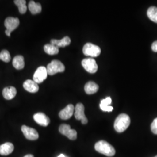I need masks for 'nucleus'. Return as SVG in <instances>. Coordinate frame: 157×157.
I'll list each match as a JSON object with an SVG mask.
<instances>
[{"mask_svg": "<svg viewBox=\"0 0 157 157\" xmlns=\"http://www.w3.org/2000/svg\"><path fill=\"white\" fill-rule=\"evenodd\" d=\"M66 157V156H65V155H64V154H60V155H59V156H58V157Z\"/></svg>", "mask_w": 157, "mask_h": 157, "instance_id": "cd10ccee", "label": "nucleus"}, {"mask_svg": "<svg viewBox=\"0 0 157 157\" xmlns=\"http://www.w3.org/2000/svg\"><path fill=\"white\" fill-rule=\"evenodd\" d=\"M12 65L13 67L17 70L22 69L25 67L24 58L22 56H17L13 59Z\"/></svg>", "mask_w": 157, "mask_h": 157, "instance_id": "aec40b11", "label": "nucleus"}, {"mask_svg": "<svg viewBox=\"0 0 157 157\" xmlns=\"http://www.w3.org/2000/svg\"><path fill=\"white\" fill-rule=\"evenodd\" d=\"M23 87L27 91L32 93H37L39 90V85L37 83H36L33 80H32L29 79L26 80L23 83Z\"/></svg>", "mask_w": 157, "mask_h": 157, "instance_id": "ddd939ff", "label": "nucleus"}, {"mask_svg": "<svg viewBox=\"0 0 157 157\" xmlns=\"http://www.w3.org/2000/svg\"><path fill=\"white\" fill-rule=\"evenodd\" d=\"M75 107L72 104H69L59 113V117L63 120H67L73 115Z\"/></svg>", "mask_w": 157, "mask_h": 157, "instance_id": "f8f14e48", "label": "nucleus"}, {"mask_svg": "<svg viewBox=\"0 0 157 157\" xmlns=\"http://www.w3.org/2000/svg\"><path fill=\"white\" fill-rule=\"evenodd\" d=\"M14 3L18 7L19 12L21 14L26 13L27 11V6L26 1L25 0H15Z\"/></svg>", "mask_w": 157, "mask_h": 157, "instance_id": "5701e85b", "label": "nucleus"}, {"mask_svg": "<svg viewBox=\"0 0 157 157\" xmlns=\"http://www.w3.org/2000/svg\"><path fill=\"white\" fill-rule=\"evenodd\" d=\"M19 19L17 17H7L4 22V25L6 28V30L5 32L6 35L8 37H10L11 33L19 26Z\"/></svg>", "mask_w": 157, "mask_h": 157, "instance_id": "39448f33", "label": "nucleus"}, {"mask_svg": "<svg viewBox=\"0 0 157 157\" xmlns=\"http://www.w3.org/2000/svg\"><path fill=\"white\" fill-rule=\"evenodd\" d=\"M82 65L89 73H94L98 70V65L95 59L93 58H85L82 61Z\"/></svg>", "mask_w": 157, "mask_h": 157, "instance_id": "0eeeda50", "label": "nucleus"}, {"mask_svg": "<svg viewBox=\"0 0 157 157\" xmlns=\"http://www.w3.org/2000/svg\"><path fill=\"white\" fill-rule=\"evenodd\" d=\"M17 93L16 88L13 86L5 87L2 91V95L4 98L7 100H10L13 99L17 95Z\"/></svg>", "mask_w": 157, "mask_h": 157, "instance_id": "4468645a", "label": "nucleus"}, {"mask_svg": "<svg viewBox=\"0 0 157 157\" xmlns=\"http://www.w3.org/2000/svg\"><path fill=\"white\" fill-rule=\"evenodd\" d=\"M83 52L86 56L93 58L99 56L101 54V50L100 47L92 43H88L84 45Z\"/></svg>", "mask_w": 157, "mask_h": 157, "instance_id": "20e7f679", "label": "nucleus"}, {"mask_svg": "<svg viewBox=\"0 0 157 157\" xmlns=\"http://www.w3.org/2000/svg\"><path fill=\"white\" fill-rule=\"evenodd\" d=\"M151 132L155 135H157V118H155L151 124Z\"/></svg>", "mask_w": 157, "mask_h": 157, "instance_id": "393cba45", "label": "nucleus"}, {"mask_svg": "<svg viewBox=\"0 0 157 157\" xmlns=\"http://www.w3.org/2000/svg\"><path fill=\"white\" fill-rule=\"evenodd\" d=\"M47 68L44 67H40L34 73L33 79L37 84L41 83L47 78Z\"/></svg>", "mask_w": 157, "mask_h": 157, "instance_id": "6e6552de", "label": "nucleus"}, {"mask_svg": "<svg viewBox=\"0 0 157 157\" xmlns=\"http://www.w3.org/2000/svg\"><path fill=\"white\" fill-rule=\"evenodd\" d=\"M24 157H34V156L33 155H32V154H28V155H25Z\"/></svg>", "mask_w": 157, "mask_h": 157, "instance_id": "bb28decb", "label": "nucleus"}, {"mask_svg": "<svg viewBox=\"0 0 157 157\" xmlns=\"http://www.w3.org/2000/svg\"><path fill=\"white\" fill-rule=\"evenodd\" d=\"M14 150V146L11 143L7 142L0 146V155H8Z\"/></svg>", "mask_w": 157, "mask_h": 157, "instance_id": "2eb2a0df", "label": "nucleus"}, {"mask_svg": "<svg viewBox=\"0 0 157 157\" xmlns=\"http://www.w3.org/2000/svg\"><path fill=\"white\" fill-rule=\"evenodd\" d=\"M99 89L98 85L94 82H89L84 86V91L87 94H93Z\"/></svg>", "mask_w": 157, "mask_h": 157, "instance_id": "a211bd4d", "label": "nucleus"}, {"mask_svg": "<svg viewBox=\"0 0 157 157\" xmlns=\"http://www.w3.org/2000/svg\"><path fill=\"white\" fill-rule=\"evenodd\" d=\"M94 148L97 151L107 157H113L115 154V150L113 147L106 141L101 140L97 142Z\"/></svg>", "mask_w": 157, "mask_h": 157, "instance_id": "f03ea898", "label": "nucleus"}, {"mask_svg": "<svg viewBox=\"0 0 157 157\" xmlns=\"http://www.w3.org/2000/svg\"><path fill=\"white\" fill-rule=\"evenodd\" d=\"M148 18L154 22L157 23V7L151 6L150 7L147 12Z\"/></svg>", "mask_w": 157, "mask_h": 157, "instance_id": "4be33fe9", "label": "nucleus"}, {"mask_svg": "<svg viewBox=\"0 0 157 157\" xmlns=\"http://www.w3.org/2000/svg\"><path fill=\"white\" fill-rule=\"evenodd\" d=\"M75 117L77 120H80L82 124H86L88 122V119L84 113V107L82 103H78L75 108Z\"/></svg>", "mask_w": 157, "mask_h": 157, "instance_id": "1a4fd4ad", "label": "nucleus"}, {"mask_svg": "<svg viewBox=\"0 0 157 157\" xmlns=\"http://www.w3.org/2000/svg\"><path fill=\"white\" fill-rule=\"evenodd\" d=\"M21 130L26 139L30 140H36L39 139V135L36 130L29 128L26 125H23Z\"/></svg>", "mask_w": 157, "mask_h": 157, "instance_id": "9d476101", "label": "nucleus"}, {"mask_svg": "<svg viewBox=\"0 0 157 157\" xmlns=\"http://www.w3.org/2000/svg\"><path fill=\"white\" fill-rule=\"evenodd\" d=\"M44 50L48 55H56L59 52V48L52 44H47L44 46Z\"/></svg>", "mask_w": 157, "mask_h": 157, "instance_id": "412c9836", "label": "nucleus"}, {"mask_svg": "<svg viewBox=\"0 0 157 157\" xmlns=\"http://www.w3.org/2000/svg\"><path fill=\"white\" fill-rule=\"evenodd\" d=\"M11 56L8 51L3 50L0 52V59L2 61L8 63L11 61Z\"/></svg>", "mask_w": 157, "mask_h": 157, "instance_id": "b1692460", "label": "nucleus"}, {"mask_svg": "<svg viewBox=\"0 0 157 157\" xmlns=\"http://www.w3.org/2000/svg\"><path fill=\"white\" fill-rule=\"evenodd\" d=\"M34 121L42 126H47L50 122V119L45 114L42 112H38L35 113L33 115Z\"/></svg>", "mask_w": 157, "mask_h": 157, "instance_id": "9b49d317", "label": "nucleus"}, {"mask_svg": "<svg viewBox=\"0 0 157 157\" xmlns=\"http://www.w3.org/2000/svg\"><path fill=\"white\" fill-rule=\"evenodd\" d=\"M152 50L155 52H157V41H154L151 45Z\"/></svg>", "mask_w": 157, "mask_h": 157, "instance_id": "a878e982", "label": "nucleus"}, {"mask_svg": "<svg viewBox=\"0 0 157 157\" xmlns=\"http://www.w3.org/2000/svg\"><path fill=\"white\" fill-rule=\"evenodd\" d=\"M112 102V100L110 97H108L105 99L102 100L100 105V107L102 111L105 112H111L113 111V107L109 105Z\"/></svg>", "mask_w": 157, "mask_h": 157, "instance_id": "f3484780", "label": "nucleus"}, {"mask_svg": "<svg viewBox=\"0 0 157 157\" xmlns=\"http://www.w3.org/2000/svg\"><path fill=\"white\" fill-rule=\"evenodd\" d=\"M130 118L125 113H121L116 118L114 122V129L118 133H122L129 127Z\"/></svg>", "mask_w": 157, "mask_h": 157, "instance_id": "f257e3e1", "label": "nucleus"}, {"mask_svg": "<svg viewBox=\"0 0 157 157\" xmlns=\"http://www.w3.org/2000/svg\"><path fill=\"white\" fill-rule=\"evenodd\" d=\"M46 68L48 75H54L59 72H63L65 69L64 65L58 60L52 61Z\"/></svg>", "mask_w": 157, "mask_h": 157, "instance_id": "7ed1b4c3", "label": "nucleus"}, {"mask_svg": "<svg viewBox=\"0 0 157 157\" xmlns=\"http://www.w3.org/2000/svg\"><path fill=\"white\" fill-rule=\"evenodd\" d=\"M157 157V156H156V157Z\"/></svg>", "mask_w": 157, "mask_h": 157, "instance_id": "c85d7f7f", "label": "nucleus"}, {"mask_svg": "<svg viewBox=\"0 0 157 157\" xmlns=\"http://www.w3.org/2000/svg\"><path fill=\"white\" fill-rule=\"evenodd\" d=\"M28 8L31 13L36 15L39 13L42 10V7L40 3L35 2L34 1H30L29 2Z\"/></svg>", "mask_w": 157, "mask_h": 157, "instance_id": "6ab92c4d", "label": "nucleus"}, {"mask_svg": "<svg viewBox=\"0 0 157 157\" xmlns=\"http://www.w3.org/2000/svg\"><path fill=\"white\" fill-rule=\"evenodd\" d=\"M71 43V39L68 36H65L61 40L52 39L51 40V44L56 45L59 47H65L69 45Z\"/></svg>", "mask_w": 157, "mask_h": 157, "instance_id": "dca6fc26", "label": "nucleus"}, {"mask_svg": "<svg viewBox=\"0 0 157 157\" xmlns=\"http://www.w3.org/2000/svg\"><path fill=\"white\" fill-rule=\"evenodd\" d=\"M60 133L67 136L71 140H75L77 139V132L75 130L71 129V126L67 124H62L59 128Z\"/></svg>", "mask_w": 157, "mask_h": 157, "instance_id": "423d86ee", "label": "nucleus"}]
</instances>
